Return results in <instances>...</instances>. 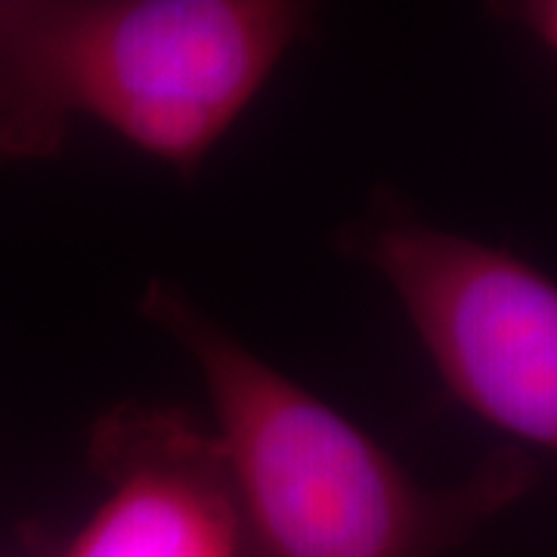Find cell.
Returning a JSON list of instances; mask_svg holds the SVG:
<instances>
[{"instance_id": "1", "label": "cell", "mask_w": 557, "mask_h": 557, "mask_svg": "<svg viewBox=\"0 0 557 557\" xmlns=\"http://www.w3.org/2000/svg\"><path fill=\"white\" fill-rule=\"evenodd\" d=\"M139 313L205 384L236 480L242 557H446L536 486V458L511 443L456 483L418 480L168 278L146 285Z\"/></svg>"}, {"instance_id": "2", "label": "cell", "mask_w": 557, "mask_h": 557, "mask_svg": "<svg viewBox=\"0 0 557 557\" xmlns=\"http://www.w3.org/2000/svg\"><path fill=\"white\" fill-rule=\"evenodd\" d=\"M310 25L292 0H0V161L100 124L196 177Z\"/></svg>"}, {"instance_id": "3", "label": "cell", "mask_w": 557, "mask_h": 557, "mask_svg": "<svg viewBox=\"0 0 557 557\" xmlns=\"http://www.w3.org/2000/svg\"><path fill=\"white\" fill-rule=\"evenodd\" d=\"M375 270L449 397L557 456V282L508 248L443 230L391 189L341 233Z\"/></svg>"}, {"instance_id": "4", "label": "cell", "mask_w": 557, "mask_h": 557, "mask_svg": "<svg viewBox=\"0 0 557 557\" xmlns=\"http://www.w3.org/2000/svg\"><path fill=\"white\" fill-rule=\"evenodd\" d=\"M102 493L40 557H242L236 480L211 421L168 403H119L87 437Z\"/></svg>"}, {"instance_id": "5", "label": "cell", "mask_w": 557, "mask_h": 557, "mask_svg": "<svg viewBox=\"0 0 557 557\" xmlns=\"http://www.w3.org/2000/svg\"><path fill=\"white\" fill-rule=\"evenodd\" d=\"M498 13L508 22L520 25L557 60V0H520V3H505Z\"/></svg>"}]
</instances>
